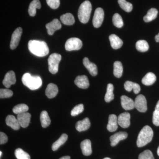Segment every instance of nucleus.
Segmentation results:
<instances>
[{"label":"nucleus","instance_id":"13","mask_svg":"<svg viewBox=\"0 0 159 159\" xmlns=\"http://www.w3.org/2000/svg\"><path fill=\"white\" fill-rule=\"evenodd\" d=\"M16 82V77L15 74L13 71L8 72L5 75V78L3 80V84L7 88H9L12 84Z\"/></svg>","mask_w":159,"mask_h":159},{"label":"nucleus","instance_id":"40","mask_svg":"<svg viewBox=\"0 0 159 159\" xmlns=\"http://www.w3.org/2000/svg\"><path fill=\"white\" fill-rule=\"evenodd\" d=\"M13 92L9 89H0V98H9L12 97L13 95Z\"/></svg>","mask_w":159,"mask_h":159},{"label":"nucleus","instance_id":"1","mask_svg":"<svg viewBox=\"0 0 159 159\" xmlns=\"http://www.w3.org/2000/svg\"><path fill=\"white\" fill-rule=\"evenodd\" d=\"M28 48L32 54L38 57H44L49 54L48 47L43 41L30 40L28 43Z\"/></svg>","mask_w":159,"mask_h":159},{"label":"nucleus","instance_id":"39","mask_svg":"<svg viewBox=\"0 0 159 159\" xmlns=\"http://www.w3.org/2000/svg\"><path fill=\"white\" fill-rule=\"evenodd\" d=\"M84 110V105L83 104H78L74 107V108L71 111V115L72 116H75L80 114Z\"/></svg>","mask_w":159,"mask_h":159},{"label":"nucleus","instance_id":"10","mask_svg":"<svg viewBox=\"0 0 159 159\" xmlns=\"http://www.w3.org/2000/svg\"><path fill=\"white\" fill-rule=\"evenodd\" d=\"M130 115L128 112L120 114L118 117V124L123 128H128L130 125Z\"/></svg>","mask_w":159,"mask_h":159},{"label":"nucleus","instance_id":"37","mask_svg":"<svg viewBox=\"0 0 159 159\" xmlns=\"http://www.w3.org/2000/svg\"><path fill=\"white\" fill-rule=\"evenodd\" d=\"M112 22L114 25L118 28H122L123 26V22L122 17L118 13H115L112 18Z\"/></svg>","mask_w":159,"mask_h":159},{"label":"nucleus","instance_id":"36","mask_svg":"<svg viewBox=\"0 0 159 159\" xmlns=\"http://www.w3.org/2000/svg\"><path fill=\"white\" fill-rule=\"evenodd\" d=\"M15 155L17 159H31V157L29 154L21 148L16 149L15 151Z\"/></svg>","mask_w":159,"mask_h":159},{"label":"nucleus","instance_id":"4","mask_svg":"<svg viewBox=\"0 0 159 159\" xmlns=\"http://www.w3.org/2000/svg\"><path fill=\"white\" fill-rule=\"evenodd\" d=\"M92 5L89 1H85L80 6L78 12L79 20L83 24L88 22L92 11Z\"/></svg>","mask_w":159,"mask_h":159},{"label":"nucleus","instance_id":"44","mask_svg":"<svg viewBox=\"0 0 159 159\" xmlns=\"http://www.w3.org/2000/svg\"><path fill=\"white\" fill-rule=\"evenodd\" d=\"M155 41L157 43L159 42V33L156 35L155 37Z\"/></svg>","mask_w":159,"mask_h":159},{"label":"nucleus","instance_id":"23","mask_svg":"<svg viewBox=\"0 0 159 159\" xmlns=\"http://www.w3.org/2000/svg\"><path fill=\"white\" fill-rule=\"evenodd\" d=\"M91 123L88 118L79 121L76 124V129L78 131L82 132L88 129L90 127Z\"/></svg>","mask_w":159,"mask_h":159},{"label":"nucleus","instance_id":"3","mask_svg":"<svg viewBox=\"0 0 159 159\" xmlns=\"http://www.w3.org/2000/svg\"><path fill=\"white\" fill-rule=\"evenodd\" d=\"M23 84L31 90L38 89L42 84L41 78L38 76H31L29 73H26L22 77Z\"/></svg>","mask_w":159,"mask_h":159},{"label":"nucleus","instance_id":"41","mask_svg":"<svg viewBox=\"0 0 159 159\" xmlns=\"http://www.w3.org/2000/svg\"><path fill=\"white\" fill-rule=\"evenodd\" d=\"M139 159H154L153 154L149 150H146L140 153Z\"/></svg>","mask_w":159,"mask_h":159},{"label":"nucleus","instance_id":"8","mask_svg":"<svg viewBox=\"0 0 159 159\" xmlns=\"http://www.w3.org/2000/svg\"><path fill=\"white\" fill-rule=\"evenodd\" d=\"M104 17V13L103 9L101 8H98L96 9L93 20L94 27L96 28L100 27L102 25Z\"/></svg>","mask_w":159,"mask_h":159},{"label":"nucleus","instance_id":"31","mask_svg":"<svg viewBox=\"0 0 159 159\" xmlns=\"http://www.w3.org/2000/svg\"><path fill=\"white\" fill-rule=\"evenodd\" d=\"M123 73V66L122 63L119 61H116L114 64L113 74L114 76L117 78L122 77Z\"/></svg>","mask_w":159,"mask_h":159},{"label":"nucleus","instance_id":"21","mask_svg":"<svg viewBox=\"0 0 159 159\" xmlns=\"http://www.w3.org/2000/svg\"><path fill=\"white\" fill-rule=\"evenodd\" d=\"M109 38L112 48L117 50L120 48L122 47L123 43V41L116 34H111Z\"/></svg>","mask_w":159,"mask_h":159},{"label":"nucleus","instance_id":"9","mask_svg":"<svg viewBox=\"0 0 159 159\" xmlns=\"http://www.w3.org/2000/svg\"><path fill=\"white\" fill-rule=\"evenodd\" d=\"M22 32V29L19 27L16 29L12 33L10 44V48L11 50H14L18 46Z\"/></svg>","mask_w":159,"mask_h":159},{"label":"nucleus","instance_id":"45","mask_svg":"<svg viewBox=\"0 0 159 159\" xmlns=\"http://www.w3.org/2000/svg\"><path fill=\"white\" fill-rule=\"evenodd\" d=\"M59 159H70V156H64L60 158Z\"/></svg>","mask_w":159,"mask_h":159},{"label":"nucleus","instance_id":"27","mask_svg":"<svg viewBox=\"0 0 159 159\" xmlns=\"http://www.w3.org/2000/svg\"><path fill=\"white\" fill-rule=\"evenodd\" d=\"M61 22L66 25H72L75 23V19L74 16L71 13H67L60 16Z\"/></svg>","mask_w":159,"mask_h":159},{"label":"nucleus","instance_id":"22","mask_svg":"<svg viewBox=\"0 0 159 159\" xmlns=\"http://www.w3.org/2000/svg\"><path fill=\"white\" fill-rule=\"evenodd\" d=\"M58 92V88L56 84L53 83L49 84L45 91L47 97L49 99H52L57 96Z\"/></svg>","mask_w":159,"mask_h":159},{"label":"nucleus","instance_id":"24","mask_svg":"<svg viewBox=\"0 0 159 159\" xmlns=\"http://www.w3.org/2000/svg\"><path fill=\"white\" fill-rule=\"evenodd\" d=\"M124 88L127 92H130L133 90L134 93L137 94L141 91V87L138 84L130 81H126L124 84Z\"/></svg>","mask_w":159,"mask_h":159},{"label":"nucleus","instance_id":"19","mask_svg":"<svg viewBox=\"0 0 159 159\" xmlns=\"http://www.w3.org/2000/svg\"><path fill=\"white\" fill-rule=\"evenodd\" d=\"M80 148L83 154L86 156H89L92 154V150L91 142L89 139H85L80 143Z\"/></svg>","mask_w":159,"mask_h":159},{"label":"nucleus","instance_id":"30","mask_svg":"<svg viewBox=\"0 0 159 159\" xmlns=\"http://www.w3.org/2000/svg\"><path fill=\"white\" fill-rule=\"evenodd\" d=\"M157 10L155 8H152L149 9L147 12V14L143 18L145 22H149L155 19L157 17L158 14Z\"/></svg>","mask_w":159,"mask_h":159},{"label":"nucleus","instance_id":"28","mask_svg":"<svg viewBox=\"0 0 159 159\" xmlns=\"http://www.w3.org/2000/svg\"><path fill=\"white\" fill-rule=\"evenodd\" d=\"M41 123L43 128H46L51 124V121L48 112L46 111H43L40 116Z\"/></svg>","mask_w":159,"mask_h":159},{"label":"nucleus","instance_id":"32","mask_svg":"<svg viewBox=\"0 0 159 159\" xmlns=\"http://www.w3.org/2000/svg\"><path fill=\"white\" fill-rule=\"evenodd\" d=\"M114 86L112 84H108L107 89L106 93L105 94V101L107 102H110L114 99L113 93Z\"/></svg>","mask_w":159,"mask_h":159},{"label":"nucleus","instance_id":"43","mask_svg":"<svg viewBox=\"0 0 159 159\" xmlns=\"http://www.w3.org/2000/svg\"><path fill=\"white\" fill-rule=\"evenodd\" d=\"M8 138L6 134L2 132L0 133V144L3 145L8 142Z\"/></svg>","mask_w":159,"mask_h":159},{"label":"nucleus","instance_id":"6","mask_svg":"<svg viewBox=\"0 0 159 159\" xmlns=\"http://www.w3.org/2000/svg\"><path fill=\"white\" fill-rule=\"evenodd\" d=\"M82 45L81 40L77 38H71L66 43L65 49L67 51H77L81 48Z\"/></svg>","mask_w":159,"mask_h":159},{"label":"nucleus","instance_id":"29","mask_svg":"<svg viewBox=\"0 0 159 159\" xmlns=\"http://www.w3.org/2000/svg\"><path fill=\"white\" fill-rule=\"evenodd\" d=\"M68 139V135L66 134H63L61 136L59 139L53 143L52 146V150L56 151L61 145H63Z\"/></svg>","mask_w":159,"mask_h":159},{"label":"nucleus","instance_id":"34","mask_svg":"<svg viewBox=\"0 0 159 159\" xmlns=\"http://www.w3.org/2000/svg\"><path fill=\"white\" fill-rule=\"evenodd\" d=\"M29 109V107L26 104L22 103V104L15 106L13 107L12 111L14 113L18 115V114L23 113L27 112Z\"/></svg>","mask_w":159,"mask_h":159},{"label":"nucleus","instance_id":"46","mask_svg":"<svg viewBox=\"0 0 159 159\" xmlns=\"http://www.w3.org/2000/svg\"><path fill=\"white\" fill-rule=\"evenodd\" d=\"M157 153L158 155L159 156V146L157 148Z\"/></svg>","mask_w":159,"mask_h":159},{"label":"nucleus","instance_id":"17","mask_svg":"<svg viewBox=\"0 0 159 159\" xmlns=\"http://www.w3.org/2000/svg\"><path fill=\"white\" fill-rule=\"evenodd\" d=\"M118 117L116 115L112 114L109 116L108 123L107 128L109 131H116L118 127Z\"/></svg>","mask_w":159,"mask_h":159},{"label":"nucleus","instance_id":"12","mask_svg":"<svg viewBox=\"0 0 159 159\" xmlns=\"http://www.w3.org/2000/svg\"><path fill=\"white\" fill-rule=\"evenodd\" d=\"M31 114L28 112L23 113L17 115V119L21 127L26 128L29 126L31 120Z\"/></svg>","mask_w":159,"mask_h":159},{"label":"nucleus","instance_id":"35","mask_svg":"<svg viewBox=\"0 0 159 159\" xmlns=\"http://www.w3.org/2000/svg\"><path fill=\"white\" fill-rule=\"evenodd\" d=\"M118 3L120 7L126 12H130L132 10V4L126 2L125 0H118Z\"/></svg>","mask_w":159,"mask_h":159},{"label":"nucleus","instance_id":"42","mask_svg":"<svg viewBox=\"0 0 159 159\" xmlns=\"http://www.w3.org/2000/svg\"><path fill=\"white\" fill-rule=\"evenodd\" d=\"M47 4L51 9H57L60 6V0H46Z\"/></svg>","mask_w":159,"mask_h":159},{"label":"nucleus","instance_id":"5","mask_svg":"<svg viewBox=\"0 0 159 159\" xmlns=\"http://www.w3.org/2000/svg\"><path fill=\"white\" fill-rule=\"evenodd\" d=\"M61 59V55L57 53H53L49 56L48 59L49 70L51 74H56L58 72V66Z\"/></svg>","mask_w":159,"mask_h":159},{"label":"nucleus","instance_id":"47","mask_svg":"<svg viewBox=\"0 0 159 159\" xmlns=\"http://www.w3.org/2000/svg\"><path fill=\"white\" fill-rule=\"evenodd\" d=\"M2 151L0 152V157H2Z\"/></svg>","mask_w":159,"mask_h":159},{"label":"nucleus","instance_id":"26","mask_svg":"<svg viewBox=\"0 0 159 159\" xmlns=\"http://www.w3.org/2000/svg\"><path fill=\"white\" fill-rule=\"evenodd\" d=\"M41 7L39 0H33L29 5V13L31 16H35L36 13V9H40Z\"/></svg>","mask_w":159,"mask_h":159},{"label":"nucleus","instance_id":"48","mask_svg":"<svg viewBox=\"0 0 159 159\" xmlns=\"http://www.w3.org/2000/svg\"><path fill=\"white\" fill-rule=\"evenodd\" d=\"M103 159H111L110 158H108V157H105V158H104Z\"/></svg>","mask_w":159,"mask_h":159},{"label":"nucleus","instance_id":"20","mask_svg":"<svg viewBox=\"0 0 159 159\" xmlns=\"http://www.w3.org/2000/svg\"><path fill=\"white\" fill-rule=\"evenodd\" d=\"M6 125L11 127L12 129L17 130L20 129V125L17 119L14 116L9 115L6 118Z\"/></svg>","mask_w":159,"mask_h":159},{"label":"nucleus","instance_id":"11","mask_svg":"<svg viewBox=\"0 0 159 159\" xmlns=\"http://www.w3.org/2000/svg\"><path fill=\"white\" fill-rule=\"evenodd\" d=\"M46 28L48 31V33L50 35H53L54 32L61 29V25L59 20L57 19L53 20L51 22L46 25Z\"/></svg>","mask_w":159,"mask_h":159},{"label":"nucleus","instance_id":"14","mask_svg":"<svg viewBox=\"0 0 159 159\" xmlns=\"http://www.w3.org/2000/svg\"><path fill=\"white\" fill-rule=\"evenodd\" d=\"M127 136H128V134L125 132H119L114 134L110 137V139L111 146H116L120 141L126 139Z\"/></svg>","mask_w":159,"mask_h":159},{"label":"nucleus","instance_id":"7","mask_svg":"<svg viewBox=\"0 0 159 159\" xmlns=\"http://www.w3.org/2000/svg\"><path fill=\"white\" fill-rule=\"evenodd\" d=\"M135 107L141 112H145L147 110V101L145 96L139 95L136 97L134 101Z\"/></svg>","mask_w":159,"mask_h":159},{"label":"nucleus","instance_id":"38","mask_svg":"<svg viewBox=\"0 0 159 159\" xmlns=\"http://www.w3.org/2000/svg\"><path fill=\"white\" fill-rule=\"evenodd\" d=\"M152 122L156 126H159V100L157 102L152 116Z\"/></svg>","mask_w":159,"mask_h":159},{"label":"nucleus","instance_id":"2","mask_svg":"<svg viewBox=\"0 0 159 159\" xmlns=\"http://www.w3.org/2000/svg\"><path fill=\"white\" fill-rule=\"evenodd\" d=\"M153 131L148 125H145L140 131L137 141L138 147H142L148 144L152 140Z\"/></svg>","mask_w":159,"mask_h":159},{"label":"nucleus","instance_id":"18","mask_svg":"<svg viewBox=\"0 0 159 159\" xmlns=\"http://www.w3.org/2000/svg\"><path fill=\"white\" fill-rule=\"evenodd\" d=\"M121 101L122 108L125 110H130L135 107L133 100L127 96H122L121 97Z\"/></svg>","mask_w":159,"mask_h":159},{"label":"nucleus","instance_id":"16","mask_svg":"<svg viewBox=\"0 0 159 159\" xmlns=\"http://www.w3.org/2000/svg\"><path fill=\"white\" fill-rule=\"evenodd\" d=\"M74 83L78 88L80 89H87L89 86L88 78L85 75L77 76L74 80Z\"/></svg>","mask_w":159,"mask_h":159},{"label":"nucleus","instance_id":"33","mask_svg":"<svg viewBox=\"0 0 159 159\" xmlns=\"http://www.w3.org/2000/svg\"><path fill=\"white\" fill-rule=\"evenodd\" d=\"M136 48L139 52H145L148 51L149 46L146 41L145 40H140L137 42Z\"/></svg>","mask_w":159,"mask_h":159},{"label":"nucleus","instance_id":"25","mask_svg":"<svg viewBox=\"0 0 159 159\" xmlns=\"http://www.w3.org/2000/svg\"><path fill=\"white\" fill-rule=\"evenodd\" d=\"M157 77L153 73L149 72L145 75L142 79V83L144 85L149 86L152 85L156 81Z\"/></svg>","mask_w":159,"mask_h":159},{"label":"nucleus","instance_id":"15","mask_svg":"<svg viewBox=\"0 0 159 159\" xmlns=\"http://www.w3.org/2000/svg\"><path fill=\"white\" fill-rule=\"evenodd\" d=\"M84 65L87 69L91 75L93 76H96L98 74V69L95 64L91 62L88 57H84L83 60Z\"/></svg>","mask_w":159,"mask_h":159}]
</instances>
